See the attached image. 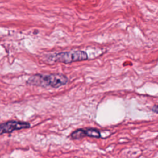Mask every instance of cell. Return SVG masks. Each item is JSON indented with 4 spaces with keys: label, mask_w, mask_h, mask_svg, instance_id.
Here are the masks:
<instances>
[{
    "label": "cell",
    "mask_w": 158,
    "mask_h": 158,
    "mask_svg": "<svg viewBox=\"0 0 158 158\" xmlns=\"http://www.w3.org/2000/svg\"><path fill=\"white\" fill-rule=\"evenodd\" d=\"M68 81L67 77L62 73H37L29 77L26 83L31 86L57 88L65 85Z\"/></svg>",
    "instance_id": "6da1fadb"
},
{
    "label": "cell",
    "mask_w": 158,
    "mask_h": 158,
    "mask_svg": "<svg viewBox=\"0 0 158 158\" xmlns=\"http://www.w3.org/2000/svg\"><path fill=\"white\" fill-rule=\"evenodd\" d=\"M48 59L49 60L52 62L70 64L87 60L88 57L85 51L77 50L51 54L48 56Z\"/></svg>",
    "instance_id": "7a4b0ae2"
},
{
    "label": "cell",
    "mask_w": 158,
    "mask_h": 158,
    "mask_svg": "<svg viewBox=\"0 0 158 158\" xmlns=\"http://www.w3.org/2000/svg\"><path fill=\"white\" fill-rule=\"evenodd\" d=\"M28 122L17 120H10L0 124V135L5 133H10L15 130L28 128L30 127Z\"/></svg>",
    "instance_id": "3957f363"
},
{
    "label": "cell",
    "mask_w": 158,
    "mask_h": 158,
    "mask_svg": "<svg viewBox=\"0 0 158 158\" xmlns=\"http://www.w3.org/2000/svg\"><path fill=\"white\" fill-rule=\"evenodd\" d=\"M85 136H89V137H93L99 138L101 137L100 131L96 128H80L76 130L71 134V137L74 139H80Z\"/></svg>",
    "instance_id": "277c9868"
},
{
    "label": "cell",
    "mask_w": 158,
    "mask_h": 158,
    "mask_svg": "<svg viewBox=\"0 0 158 158\" xmlns=\"http://www.w3.org/2000/svg\"><path fill=\"white\" fill-rule=\"evenodd\" d=\"M152 110L154 112H155V113H156V114H158V105H155V106H154L152 107Z\"/></svg>",
    "instance_id": "5b68a950"
}]
</instances>
